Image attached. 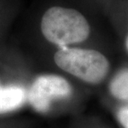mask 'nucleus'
Segmentation results:
<instances>
[{
	"mask_svg": "<svg viewBox=\"0 0 128 128\" xmlns=\"http://www.w3.org/2000/svg\"><path fill=\"white\" fill-rule=\"evenodd\" d=\"M38 32L58 48L79 44L88 39L91 25L85 14L78 8L61 4L40 5L34 14Z\"/></svg>",
	"mask_w": 128,
	"mask_h": 128,
	"instance_id": "obj_1",
	"label": "nucleus"
},
{
	"mask_svg": "<svg viewBox=\"0 0 128 128\" xmlns=\"http://www.w3.org/2000/svg\"><path fill=\"white\" fill-rule=\"evenodd\" d=\"M53 61L61 70L90 84L101 83L110 70L108 59L102 52L88 48H58Z\"/></svg>",
	"mask_w": 128,
	"mask_h": 128,
	"instance_id": "obj_2",
	"label": "nucleus"
},
{
	"mask_svg": "<svg viewBox=\"0 0 128 128\" xmlns=\"http://www.w3.org/2000/svg\"><path fill=\"white\" fill-rule=\"evenodd\" d=\"M72 93V86L65 78L54 74L38 76L27 93V99L38 112H47L55 99L66 98Z\"/></svg>",
	"mask_w": 128,
	"mask_h": 128,
	"instance_id": "obj_3",
	"label": "nucleus"
},
{
	"mask_svg": "<svg viewBox=\"0 0 128 128\" xmlns=\"http://www.w3.org/2000/svg\"><path fill=\"white\" fill-rule=\"evenodd\" d=\"M27 99V92L19 86H0V113L21 107Z\"/></svg>",
	"mask_w": 128,
	"mask_h": 128,
	"instance_id": "obj_4",
	"label": "nucleus"
},
{
	"mask_svg": "<svg viewBox=\"0 0 128 128\" xmlns=\"http://www.w3.org/2000/svg\"><path fill=\"white\" fill-rule=\"evenodd\" d=\"M110 92L116 98L128 101V69L117 73L110 83Z\"/></svg>",
	"mask_w": 128,
	"mask_h": 128,
	"instance_id": "obj_5",
	"label": "nucleus"
},
{
	"mask_svg": "<svg viewBox=\"0 0 128 128\" xmlns=\"http://www.w3.org/2000/svg\"><path fill=\"white\" fill-rule=\"evenodd\" d=\"M19 9L20 0H0V27L14 19Z\"/></svg>",
	"mask_w": 128,
	"mask_h": 128,
	"instance_id": "obj_6",
	"label": "nucleus"
},
{
	"mask_svg": "<svg viewBox=\"0 0 128 128\" xmlns=\"http://www.w3.org/2000/svg\"><path fill=\"white\" fill-rule=\"evenodd\" d=\"M116 116L122 126L124 128H128V106L119 109Z\"/></svg>",
	"mask_w": 128,
	"mask_h": 128,
	"instance_id": "obj_7",
	"label": "nucleus"
},
{
	"mask_svg": "<svg viewBox=\"0 0 128 128\" xmlns=\"http://www.w3.org/2000/svg\"><path fill=\"white\" fill-rule=\"evenodd\" d=\"M126 50H127V52H128V36H127L126 40Z\"/></svg>",
	"mask_w": 128,
	"mask_h": 128,
	"instance_id": "obj_8",
	"label": "nucleus"
}]
</instances>
